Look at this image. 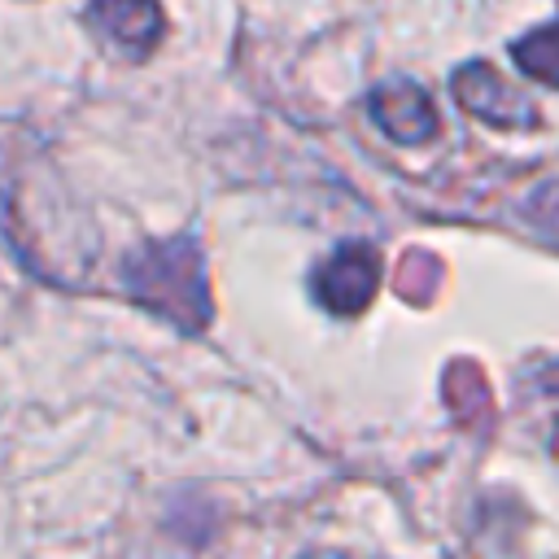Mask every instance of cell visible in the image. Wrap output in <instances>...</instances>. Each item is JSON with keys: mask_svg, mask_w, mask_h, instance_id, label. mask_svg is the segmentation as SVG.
<instances>
[{"mask_svg": "<svg viewBox=\"0 0 559 559\" xmlns=\"http://www.w3.org/2000/svg\"><path fill=\"white\" fill-rule=\"evenodd\" d=\"M542 384H546V389H550V393H559V362H555V367H550V371H546V376H542Z\"/></svg>", "mask_w": 559, "mask_h": 559, "instance_id": "30bf717a", "label": "cell"}, {"mask_svg": "<svg viewBox=\"0 0 559 559\" xmlns=\"http://www.w3.org/2000/svg\"><path fill=\"white\" fill-rule=\"evenodd\" d=\"M380 258L371 245H345L314 271V293L332 314H358L376 293Z\"/></svg>", "mask_w": 559, "mask_h": 559, "instance_id": "7a4b0ae2", "label": "cell"}, {"mask_svg": "<svg viewBox=\"0 0 559 559\" xmlns=\"http://www.w3.org/2000/svg\"><path fill=\"white\" fill-rule=\"evenodd\" d=\"M524 214H528V223H533L550 245H559V183L533 188V197L524 201Z\"/></svg>", "mask_w": 559, "mask_h": 559, "instance_id": "9c48e42d", "label": "cell"}, {"mask_svg": "<svg viewBox=\"0 0 559 559\" xmlns=\"http://www.w3.org/2000/svg\"><path fill=\"white\" fill-rule=\"evenodd\" d=\"M511 57H515V66H520L524 74H533V79L559 87V22L537 26L533 35H524V39L511 48Z\"/></svg>", "mask_w": 559, "mask_h": 559, "instance_id": "8992f818", "label": "cell"}, {"mask_svg": "<svg viewBox=\"0 0 559 559\" xmlns=\"http://www.w3.org/2000/svg\"><path fill=\"white\" fill-rule=\"evenodd\" d=\"M122 288L166 314L179 328H205L210 319V288H205V266L201 249L192 240H162L122 262Z\"/></svg>", "mask_w": 559, "mask_h": 559, "instance_id": "6da1fadb", "label": "cell"}, {"mask_svg": "<svg viewBox=\"0 0 559 559\" xmlns=\"http://www.w3.org/2000/svg\"><path fill=\"white\" fill-rule=\"evenodd\" d=\"M445 397H450V406H454V415H459L463 424H480V419L489 415V389H485L480 371L467 367V362H454V367H450V376H445Z\"/></svg>", "mask_w": 559, "mask_h": 559, "instance_id": "52a82bcc", "label": "cell"}, {"mask_svg": "<svg viewBox=\"0 0 559 559\" xmlns=\"http://www.w3.org/2000/svg\"><path fill=\"white\" fill-rule=\"evenodd\" d=\"M454 100L498 127H537V109L489 66H463L454 74Z\"/></svg>", "mask_w": 559, "mask_h": 559, "instance_id": "3957f363", "label": "cell"}, {"mask_svg": "<svg viewBox=\"0 0 559 559\" xmlns=\"http://www.w3.org/2000/svg\"><path fill=\"white\" fill-rule=\"evenodd\" d=\"M371 118L402 144H424L437 135V109L415 83H384L371 92Z\"/></svg>", "mask_w": 559, "mask_h": 559, "instance_id": "5b68a950", "label": "cell"}, {"mask_svg": "<svg viewBox=\"0 0 559 559\" xmlns=\"http://www.w3.org/2000/svg\"><path fill=\"white\" fill-rule=\"evenodd\" d=\"M432 280H437V262L428 253H406L397 262V293H406L411 301H428Z\"/></svg>", "mask_w": 559, "mask_h": 559, "instance_id": "ba28073f", "label": "cell"}, {"mask_svg": "<svg viewBox=\"0 0 559 559\" xmlns=\"http://www.w3.org/2000/svg\"><path fill=\"white\" fill-rule=\"evenodd\" d=\"M92 26L109 35L131 61H140L162 35V9L157 0H92Z\"/></svg>", "mask_w": 559, "mask_h": 559, "instance_id": "277c9868", "label": "cell"}]
</instances>
